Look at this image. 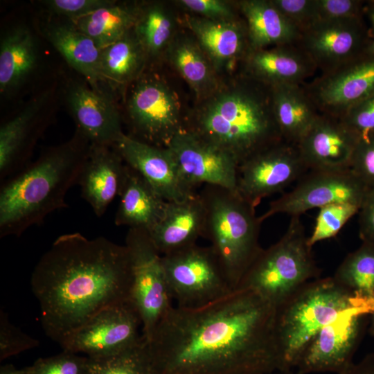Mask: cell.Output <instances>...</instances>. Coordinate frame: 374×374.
<instances>
[{
  "instance_id": "cell-24",
  "label": "cell",
  "mask_w": 374,
  "mask_h": 374,
  "mask_svg": "<svg viewBox=\"0 0 374 374\" xmlns=\"http://www.w3.org/2000/svg\"><path fill=\"white\" fill-rule=\"evenodd\" d=\"M206 208L199 192L180 201L167 202L163 214L149 235L163 256L195 244L203 237Z\"/></svg>"
},
{
  "instance_id": "cell-31",
  "label": "cell",
  "mask_w": 374,
  "mask_h": 374,
  "mask_svg": "<svg viewBox=\"0 0 374 374\" xmlns=\"http://www.w3.org/2000/svg\"><path fill=\"white\" fill-rule=\"evenodd\" d=\"M148 56L133 29L100 49L99 69L104 82L122 88L143 74Z\"/></svg>"
},
{
  "instance_id": "cell-3",
  "label": "cell",
  "mask_w": 374,
  "mask_h": 374,
  "mask_svg": "<svg viewBox=\"0 0 374 374\" xmlns=\"http://www.w3.org/2000/svg\"><path fill=\"white\" fill-rule=\"evenodd\" d=\"M184 130L231 155L239 165L282 139L271 88L242 73L198 100Z\"/></svg>"
},
{
  "instance_id": "cell-2",
  "label": "cell",
  "mask_w": 374,
  "mask_h": 374,
  "mask_svg": "<svg viewBox=\"0 0 374 374\" xmlns=\"http://www.w3.org/2000/svg\"><path fill=\"white\" fill-rule=\"evenodd\" d=\"M30 285L42 328L60 344L102 310L130 301L127 249L103 236L63 234L36 264Z\"/></svg>"
},
{
  "instance_id": "cell-32",
  "label": "cell",
  "mask_w": 374,
  "mask_h": 374,
  "mask_svg": "<svg viewBox=\"0 0 374 374\" xmlns=\"http://www.w3.org/2000/svg\"><path fill=\"white\" fill-rule=\"evenodd\" d=\"M37 48L30 31L17 27L8 31L0 44V91L8 92L17 87L34 69Z\"/></svg>"
},
{
  "instance_id": "cell-10",
  "label": "cell",
  "mask_w": 374,
  "mask_h": 374,
  "mask_svg": "<svg viewBox=\"0 0 374 374\" xmlns=\"http://www.w3.org/2000/svg\"><path fill=\"white\" fill-rule=\"evenodd\" d=\"M125 245L131 266L130 301L141 317L143 336L149 341L158 324L173 306L162 255L148 231L143 229L130 228Z\"/></svg>"
},
{
  "instance_id": "cell-34",
  "label": "cell",
  "mask_w": 374,
  "mask_h": 374,
  "mask_svg": "<svg viewBox=\"0 0 374 374\" xmlns=\"http://www.w3.org/2000/svg\"><path fill=\"white\" fill-rule=\"evenodd\" d=\"M133 30L148 58L158 57L177 34L176 19L163 3H151L139 8Z\"/></svg>"
},
{
  "instance_id": "cell-30",
  "label": "cell",
  "mask_w": 374,
  "mask_h": 374,
  "mask_svg": "<svg viewBox=\"0 0 374 374\" xmlns=\"http://www.w3.org/2000/svg\"><path fill=\"white\" fill-rule=\"evenodd\" d=\"M46 37L65 60L85 77L92 89L100 91V49L87 35L73 25H55L46 30Z\"/></svg>"
},
{
  "instance_id": "cell-17",
  "label": "cell",
  "mask_w": 374,
  "mask_h": 374,
  "mask_svg": "<svg viewBox=\"0 0 374 374\" xmlns=\"http://www.w3.org/2000/svg\"><path fill=\"white\" fill-rule=\"evenodd\" d=\"M168 148L185 178L195 188L214 185L236 191L238 164L227 152L185 130L175 135Z\"/></svg>"
},
{
  "instance_id": "cell-20",
  "label": "cell",
  "mask_w": 374,
  "mask_h": 374,
  "mask_svg": "<svg viewBox=\"0 0 374 374\" xmlns=\"http://www.w3.org/2000/svg\"><path fill=\"white\" fill-rule=\"evenodd\" d=\"M241 73L269 87L304 84L317 68L299 45L249 49L241 62Z\"/></svg>"
},
{
  "instance_id": "cell-37",
  "label": "cell",
  "mask_w": 374,
  "mask_h": 374,
  "mask_svg": "<svg viewBox=\"0 0 374 374\" xmlns=\"http://www.w3.org/2000/svg\"><path fill=\"white\" fill-rule=\"evenodd\" d=\"M360 205L349 202L334 203L319 208L314 229L308 242L312 247L319 242L335 237L359 210Z\"/></svg>"
},
{
  "instance_id": "cell-14",
  "label": "cell",
  "mask_w": 374,
  "mask_h": 374,
  "mask_svg": "<svg viewBox=\"0 0 374 374\" xmlns=\"http://www.w3.org/2000/svg\"><path fill=\"white\" fill-rule=\"evenodd\" d=\"M367 53L303 84L320 113L341 118L349 108L374 93V55Z\"/></svg>"
},
{
  "instance_id": "cell-42",
  "label": "cell",
  "mask_w": 374,
  "mask_h": 374,
  "mask_svg": "<svg viewBox=\"0 0 374 374\" xmlns=\"http://www.w3.org/2000/svg\"><path fill=\"white\" fill-rule=\"evenodd\" d=\"M302 33L317 21L316 0H271Z\"/></svg>"
},
{
  "instance_id": "cell-46",
  "label": "cell",
  "mask_w": 374,
  "mask_h": 374,
  "mask_svg": "<svg viewBox=\"0 0 374 374\" xmlns=\"http://www.w3.org/2000/svg\"><path fill=\"white\" fill-rule=\"evenodd\" d=\"M360 208H362V235L366 243L374 245V188L368 190Z\"/></svg>"
},
{
  "instance_id": "cell-13",
  "label": "cell",
  "mask_w": 374,
  "mask_h": 374,
  "mask_svg": "<svg viewBox=\"0 0 374 374\" xmlns=\"http://www.w3.org/2000/svg\"><path fill=\"white\" fill-rule=\"evenodd\" d=\"M142 322L131 301L107 308L69 334L60 344L63 350L90 358L112 356L143 339Z\"/></svg>"
},
{
  "instance_id": "cell-39",
  "label": "cell",
  "mask_w": 374,
  "mask_h": 374,
  "mask_svg": "<svg viewBox=\"0 0 374 374\" xmlns=\"http://www.w3.org/2000/svg\"><path fill=\"white\" fill-rule=\"evenodd\" d=\"M39 341L12 325L8 315L0 310V361L37 347Z\"/></svg>"
},
{
  "instance_id": "cell-15",
  "label": "cell",
  "mask_w": 374,
  "mask_h": 374,
  "mask_svg": "<svg viewBox=\"0 0 374 374\" xmlns=\"http://www.w3.org/2000/svg\"><path fill=\"white\" fill-rule=\"evenodd\" d=\"M166 201H180L199 191L185 178L169 148L154 146L123 134L113 146Z\"/></svg>"
},
{
  "instance_id": "cell-38",
  "label": "cell",
  "mask_w": 374,
  "mask_h": 374,
  "mask_svg": "<svg viewBox=\"0 0 374 374\" xmlns=\"http://www.w3.org/2000/svg\"><path fill=\"white\" fill-rule=\"evenodd\" d=\"M89 357L63 350L62 353L37 359L23 370L27 374H87Z\"/></svg>"
},
{
  "instance_id": "cell-26",
  "label": "cell",
  "mask_w": 374,
  "mask_h": 374,
  "mask_svg": "<svg viewBox=\"0 0 374 374\" xmlns=\"http://www.w3.org/2000/svg\"><path fill=\"white\" fill-rule=\"evenodd\" d=\"M165 54L198 100L211 94L222 83L219 73L193 35L177 33Z\"/></svg>"
},
{
  "instance_id": "cell-12",
  "label": "cell",
  "mask_w": 374,
  "mask_h": 374,
  "mask_svg": "<svg viewBox=\"0 0 374 374\" xmlns=\"http://www.w3.org/2000/svg\"><path fill=\"white\" fill-rule=\"evenodd\" d=\"M296 145L281 140L238 166L236 192L256 207L284 190L308 170Z\"/></svg>"
},
{
  "instance_id": "cell-11",
  "label": "cell",
  "mask_w": 374,
  "mask_h": 374,
  "mask_svg": "<svg viewBox=\"0 0 374 374\" xmlns=\"http://www.w3.org/2000/svg\"><path fill=\"white\" fill-rule=\"evenodd\" d=\"M369 189L350 168L308 170L292 190L269 203L259 220L262 223L279 213L301 216L312 208L339 202L361 206Z\"/></svg>"
},
{
  "instance_id": "cell-47",
  "label": "cell",
  "mask_w": 374,
  "mask_h": 374,
  "mask_svg": "<svg viewBox=\"0 0 374 374\" xmlns=\"http://www.w3.org/2000/svg\"><path fill=\"white\" fill-rule=\"evenodd\" d=\"M339 374H374V354L367 355L357 363L353 362Z\"/></svg>"
},
{
  "instance_id": "cell-5",
  "label": "cell",
  "mask_w": 374,
  "mask_h": 374,
  "mask_svg": "<svg viewBox=\"0 0 374 374\" xmlns=\"http://www.w3.org/2000/svg\"><path fill=\"white\" fill-rule=\"evenodd\" d=\"M374 311L333 276L312 280L276 309V337L280 370H294L306 346L323 328L349 313Z\"/></svg>"
},
{
  "instance_id": "cell-49",
  "label": "cell",
  "mask_w": 374,
  "mask_h": 374,
  "mask_svg": "<svg viewBox=\"0 0 374 374\" xmlns=\"http://www.w3.org/2000/svg\"><path fill=\"white\" fill-rule=\"evenodd\" d=\"M269 374H299V373L296 371H294V370H290V371H275Z\"/></svg>"
},
{
  "instance_id": "cell-7",
  "label": "cell",
  "mask_w": 374,
  "mask_h": 374,
  "mask_svg": "<svg viewBox=\"0 0 374 374\" xmlns=\"http://www.w3.org/2000/svg\"><path fill=\"white\" fill-rule=\"evenodd\" d=\"M300 216H292L283 236L262 249L238 288L248 289L275 309L308 282L320 278Z\"/></svg>"
},
{
  "instance_id": "cell-1",
  "label": "cell",
  "mask_w": 374,
  "mask_h": 374,
  "mask_svg": "<svg viewBox=\"0 0 374 374\" xmlns=\"http://www.w3.org/2000/svg\"><path fill=\"white\" fill-rule=\"evenodd\" d=\"M276 309L238 288L204 306H172L148 342L155 374H269L280 370Z\"/></svg>"
},
{
  "instance_id": "cell-52",
  "label": "cell",
  "mask_w": 374,
  "mask_h": 374,
  "mask_svg": "<svg viewBox=\"0 0 374 374\" xmlns=\"http://www.w3.org/2000/svg\"><path fill=\"white\" fill-rule=\"evenodd\" d=\"M371 330H372V332L374 333V311L373 312V320H372Z\"/></svg>"
},
{
  "instance_id": "cell-4",
  "label": "cell",
  "mask_w": 374,
  "mask_h": 374,
  "mask_svg": "<svg viewBox=\"0 0 374 374\" xmlns=\"http://www.w3.org/2000/svg\"><path fill=\"white\" fill-rule=\"evenodd\" d=\"M88 141L78 131L70 141L48 150L1 182L0 238L19 237L51 213L68 206L66 195L78 183Z\"/></svg>"
},
{
  "instance_id": "cell-43",
  "label": "cell",
  "mask_w": 374,
  "mask_h": 374,
  "mask_svg": "<svg viewBox=\"0 0 374 374\" xmlns=\"http://www.w3.org/2000/svg\"><path fill=\"white\" fill-rule=\"evenodd\" d=\"M350 168L368 188H374V136L359 142Z\"/></svg>"
},
{
  "instance_id": "cell-23",
  "label": "cell",
  "mask_w": 374,
  "mask_h": 374,
  "mask_svg": "<svg viewBox=\"0 0 374 374\" xmlns=\"http://www.w3.org/2000/svg\"><path fill=\"white\" fill-rule=\"evenodd\" d=\"M67 101L78 131L91 144L113 147L125 134L118 109L100 91L75 84L68 91Z\"/></svg>"
},
{
  "instance_id": "cell-21",
  "label": "cell",
  "mask_w": 374,
  "mask_h": 374,
  "mask_svg": "<svg viewBox=\"0 0 374 374\" xmlns=\"http://www.w3.org/2000/svg\"><path fill=\"white\" fill-rule=\"evenodd\" d=\"M127 171L128 166L114 147L90 143L78 184L96 216H103L119 197Z\"/></svg>"
},
{
  "instance_id": "cell-19",
  "label": "cell",
  "mask_w": 374,
  "mask_h": 374,
  "mask_svg": "<svg viewBox=\"0 0 374 374\" xmlns=\"http://www.w3.org/2000/svg\"><path fill=\"white\" fill-rule=\"evenodd\" d=\"M359 142L341 118L321 113L296 145L309 170L350 168Z\"/></svg>"
},
{
  "instance_id": "cell-36",
  "label": "cell",
  "mask_w": 374,
  "mask_h": 374,
  "mask_svg": "<svg viewBox=\"0 0 374 374\" xmlns=\"http://www.w3.org/2000/svg\"><path fill=\"white\" fill-rule=\"evenodd\" d=\"M87 374H155L148 341L143 336L139 343L119 353L89 357Z\"/></svg>"
},
{
  "instance_id": "cell-25",
  "label": "cell",
  "mask_w": 374,
  "mask_h": 374,
  "mask_svg": "<svg viewBox=\"0 0 374 374\" xmlns=\"http://www.w3.org/2000/svg\"><path fill=\"white\" fill-rule=\"evenodd\" d=\"M245 22L251 49L296 44L301 32L271 0L237 1Z\"/></svg>"
},
{
  "instance_id": "cell-22",
  "label": "cell",
  "mask_w": 374,
  "mask_h": 374,
  "mask_svg": "<svg viewBox=\"0 0 374 374\" xmlns=\"http://www.w3.org/2000/svg\"><path fill=\"white\" fill-rule=\"evenodd\" d=\"M184 22L219 75L241 64L250 49L243 18L218 21L193 15H186Z\"/></svg>"
},
{
  "instance_id": "cell-27",
  "label": "cell",
  "mask_w": 374,
  "mask_h": 374,
  "mask_svg": "<svg viewBox=\"0 0 374 374\" xmlns=\"http://www.w3.org/2000/svg\"><path fill=\"white\" fill-rule=\"evenodd\" d=\"M119 197L114 222L117 226H127L129 229L150 231L162 217L167 204V201L129 166Z\"/></svg>"
},
{
  "instance_id": "cell-48",
  "label": "cell",
  "mask_w": 374,
  "mask_h": 374,
  "mask_svg": "<svg viewBox=\"0 0 374 374\" xmlns=\"http://www.w3.org/2000/svg\"><path fill=\"white\" fill-rule=\"evenodd\" d=\"M0 374H27L22 369H17L12 364H6L0 368Z\"/></svg>"
},
{
  "instance_id": "cell-40",
  "label": "cell",
  "mask_w": 374,
  "mask_h": 374,
  "mask_svg": "<svg viewBox=\"0 0 374 374\" xmlns=\"http://www.w3.org/2000/svg\"><path fill=\"white\" fill-rule=\"evenodd\" d=\"M176 3L194 15L211 20L231 21L240 18L237 2L223 0H181Z\"/></svg>"
},
{
  "instance_id": "cell-18",
  "label": "cell",
  "mask_w": 374,
  "mask_h": 374,
  "mask_svg": "<svg viewBox=\"0 0 374 374\" xmlns=\"http://www.w3.org/2000/svg\"><path fill=\"white\" fill-rule=\"evenodd\" d=\"M363 39L358 17L317 21L301 33L298 44L325 73L362 54Z\"/></svg>"
},
{
  "instance_id": "cell-45",
  "label": "cell",
  "mask_w": 374,
  "mask_h": 374,
  "mask_svg": "<svg viewBox=\"0 0 374 374\" xmlns=\"http://www.w3.org/2000/svg\"><path fill=\"white\" fill-rule=\"evenodd\" d=\"M359 1L316 0L317 21L359 17Z\"/></svg>"
},
{
  "instance_id": "cell-28",
  "label": "cell",
  "mask_w": 374,
  "mask_h": 374,
  "mask_svg": "<svg viewBox=\"0 0 374 374\" xmlns=\"http://www.w3.org/2000/svg\"><path fill=\"white\" fill-rule=\"evenodd\" d=\"M274 116L283 141L297 145L321 114L303 84L271 87Z\"/></svg>"
},
{
  "instance_id": "cell-50",
  "label": "cell",
  "mask_w": 374,
  "mask_h": 374,
  "mask_svg": "<svg viewBox=\"0 0 374 374\" xmlns=\"http://www.w3.org/2000/svg\"><path fill=\"white\" fill-rule=\"evenodd\" d=\"M369 17H370V20H371L372 26H373V28H374V8H373V9L370 12V13H369Z\"/></svg>"
},
{
  "instance_id": "cell-35",
  "label": "cell",
  "mask_w": 374,
  "mask_h": 374,
  "mask_svg": "<svg viewBox=\"0 0 374 374\" xmlns=\"http://www.w3.org/2000/svg\"><path fill=\"white\" fill-rule=\"evenodd\" d=\"M332 276L354 295L374 302V245L366 243L348 254Z\"/></svg>"
},
{
  "instance_id": "cell-8",
  "label": "cell",
  "mask_w": 374,
  "mask_h": 374,
  "mask_svg": "<svg viewBox=\"0 0 374 374\" xmlns=\"http://www.w3.org/2000/svg\"><path fill=\"white\" fill-rule=\"evenodd\" d=\"M162 262L169 294L177 307L200 308L233 290L211 246L195 244L162 256Z\"/></svg>"
},
{
  "instance_id": "cell-44",
  "label": "cell",
  "mask_w": 374,
  "mask_h": 374,
  "mask_svg": "<svg viewBox=\"0 0 374 374\" xmlns=\"http://www.w3.org/2000/svg\"><path fill=\"white\" fill-rule=\"evenodd\" d=\"M115 2L109 0H50L46 1L45 3L53 12L73 21Z\"/></svg>"
},
{
  "instance_id": "cell-9",
  "label": "cell",
  "mask_w": 374,
  "mask_h": 374,
  "mask_svg": "<svg viewBox=\"0 0 374 374\" xmlns=\"http://www.w3.org/2000/svg\"><path fill=\"white\" fill-rule=\"evenodd\" d=\"M176 93L156 73H143L134 82L127 99L131 134L140 141L167 148L184 130L185 115Z\"/></svg>"
},
{
  "instance_id": "cell-33",
  "label": "cell",
  "mask_w": 374,
  "mask_h": 374,
  "mask_svg": "<svg viewBox=\"0 0 374 374\" xmlns=\"http://www.w3.org/2000/svg\"><path fill=\"white\" fill-rule=\"evenodd\" d=\"M139 10V7L115 2L72 22L102 49L133 29Z\"/></svg>"
},
{
  "instance_id": "cell-6",
  "label": "cell",
  "mask_w": 374,
  "mask_h": 374,
  "mask_svg": "<svg viewBox=\"0 0 374 374\" xmlns=\"http://www.w3.org/2000/svg\"><path fill=\"white\" fill-rule=\"evenodd\" d=\"M199 193L206 208L203 238L210 241L234 290L262 249V222L256 207L235 190L204 185Z\"/></svg>"
},
{
  "instance_id": "cell-16",
  "label": "cell",
  "mask_w": 374,
  "mask_h": 374,
  "mask_svg": "<svg viewBox=\"0 0 374 374\" xmlns=\"http://www.w3.org/2000/svg\"><path fill=\"white\" fill-rule=\"evenodd\" d=\"M363 315L349 313L323 328L306 346L294 370L299 374L344 371L353 362Z\"/></svg>"
},
{
  "instance_id": "cell-51",
  "label": "cell",
  "mask_w": 374,
  "mask_h": 374,
  "mask_svg": "<svg viewBox=\"0 0 374 374\" xmlns=\"http://www.w3.org/2000/svg\"><path fill=\"white\" fill-rule=\"evenodd\" d=\"M367 51L374 55V41L368 47Z\"/></svg>"
},
{
  "instance_id": "cell-29",
  "label": "cell",
  "mask_w": 374,
  "mask_h": 374,
  "mask_svg": "<svg viewBox=\"0 0 374 374\" xmlns=\"http://www.w3.org/2000/svg\"><path fill=\"white\" fill-rule=\"evenodd\" d=\"M44 96L36 98L0 127L1 182L24 167Z\"/></svg>"
},
{
  "instance_id": "cell-41",
  "label": "cell",
  "mask_w": 374,
  "mask_h": 374,
  "mask_svg": "<svg viewBox=\"0 0 374 374\" xmlns=\"http://www.w3.org/2000/svg\"><path fill=\"white\" fill-rule=\"evenodd\" d=\"M341 118L359 141L374 136V93L349 108Z\"/></svg>"
}]
</instances>
